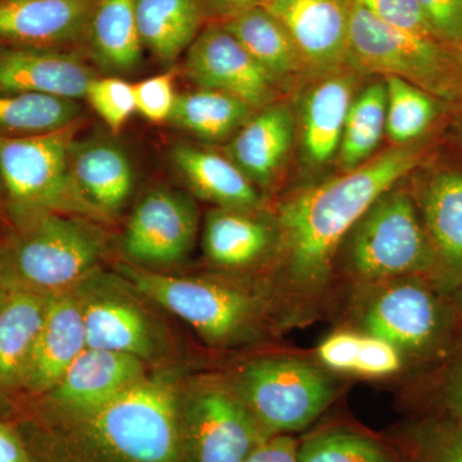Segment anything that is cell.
<instances>
[{"label": "cell", "instance_id": "obj_37", "mask_svg": "<svg viewBox=\"0 0 462 462\" xmlns=\"http://www.w3.org/2000/svg\"><path fill=\"white\" fill-rule=\"evenodd\" d=\"M85 98L112 132L117 134L136 112L133 84L120 78H96Z\"/></svg>", "mask_w": 462, "mask_h": 462}, {"label": "cell", "instance_id": "obj_47", "mask_svg": "<svg viewBox=\"0 0 462 462\" xmlns=\"http://www.w3.org/2000/svg\"><path fill=\"white\" fill-rule=\"evenodd\" d=\"M0 297H2V294H0Z\"/></svg>", "mask_w": 462, "mask_h": 462}, {"label": "cell", "instance_id": "obj_4", "mask_svg": "<svg viewBox=\"0 0 462 462\" xmlns=\"http://www.w3.org/2000/svg\"><path fill=\"white\" fill-rule=\"evenodd\" d=\"M91 220L48 214L17 226L5 245V291L51 297L84 278L106 248L105 231Z\"/></svg>", "mask_w": 462, "mask_h": 462}, {"label": "cell", "instance_id": "obj_29", "mask_svg": "<svg viewBox=\"0 0 462 462\" xmlns=\"http://www.w3.org/2000/svg\"><path fill=\"white\" fill-rule=\"evenodd\" d=\"M81 107L75 99L0 90V136L26 138L74 126Z\"/></svg>", "mask_w": 462, "mask_h": 462}, {"label": "cell", "instance_id": "obj_14", "mask_svg": "<svg viewBox=\"0 0 462 462\" xmlns=\"http://www.w3.org/2000/svg\"><path fill=\"white\" fill-rule=\"evenodd\" d=\"M264 8L287 30L310 71L329 75L346 62L352 0H270Z\"/></svg>", "mask_w": 462, "mask_h": 462}, {"label": "cell", "instance_id": "obj_10", "mask_svg": "<svg viewBox=\"0 0 462 462\" xmlns=\"http://www.w3.org/2000/svg\"><path fill=\"white\" fill-rule=\"evenodd\" d=\"M407 181L436 258L431 284L451 297L462 282V154L431 148Z\"/></svg>", "mask_w": 462, "mask_h": 462}, {"label": "cell", "instance_id": "obj_30", "mask_svg": "<svg viewBox=\"0 0 462 462\" xmlns=\"http://www.w3.org/2000/svg\"><path fill=\"white\" fill-rule=\"evenodd\" d=\"M88 33L97 56L111 69L127 71L141 60L135 0H98Z\"/></svg>", "mask_w": 462, "mask_h": 462}, {"label": "cell", "instance_id": "obj_46", "mask_svg": "<svg viewBox=\"0 0 462 462\" xmlns=\"http://www.w3.org/2000/svg\"><path fill=\"white\" fill-rule=\"evenodd\" d=\"M3 200H5V193H3L2 182H0V205H2Z\"/></svg>", "mask_w": 462, "mask_h": 462}, {"label": "cell", "instance_id": "obj_13", "mask_svg": "<svg viewBox=\"0 0 462 462\" xmlns=\"http://www.w3.org/2000/svg\"><path fill=\"white\" fill-rule=\"evenodd\" d=\"M197 207L167 189L149 191L134 209L124 236V251L134 263L167 264L182 260L196 239Z\"/></svg>", "mask_w": 462, "mask_h": 462}, {"label": "cell", "instance_id": "obj_44", "mask_svg": "<svg viewBox=\"0 0 462 462\" xmlns=\"http://www.w3.org/2000/svg\"><path fill=\"white\" fill-rule=\"evenodd\" d=\"M449 300H451L452 305H454L456 310V314H457L462 324V282L454 293L451 294Z\"/></svg>", "mask_w": 462, "mask_h": 462}, {"label": "cell", "instance_id": "obj_32", "mask_svg": "<svg viewBox=\"0 0 462 462\" xmlns=\"http://www.w3.org/2000/svg\"><path fill=\"white\" fill-rule=\"evenodd\" d=\"M252 111L236 97L203 89L178 96L170 121L200 139L218 142L247 123Z\"/></svg>", "mask_w": 462, "mask_h": 462}, {"label": "cell", "instance_id": "obj_23", "mask_svg": "<svg viewBox=\"0 0 462 462\" xmlns=\"http://www.w3.org/2000/svg\"><path fill=\"white\" fill-rule=\"evenodd\" d=\"M172 161L185 181L199 197L220 208L254 211L260 197L254 182L230 158L190 145H179Z\"/></svg>", "mask_w": 462, "mask_h": 462}, {"label": "cell", "instance_id": "obj_24", "mask_svg": "<svg viewBox=\"0 0 462 462\" xmlns=\"http://www.w3.org/2000/svg\"><path fill=\"white\" fill-rule=\"evenodd\" d=\"M278 239V229L248 211L212 209L207 216L203 247L212 263L242 269L257 263Z\"/></svg>", "mask_w": 462, "mask_h": 462}, {"label": "cell", "instance_id": "obj_2", "mask_svg": "<svg viewBox=\"0 0 462 462\" xmlns=\"http://www.w3.org/2000/svg\"><path fill=\"white\" fill-rule=\"evenodd\" d=\"M80 421L88 442L111 462H181L184 421L178 393L143 378Z\"/></svg>", "mask_w": 462, "mask_h": 462}, {"label": "cell", "instance_id": "obj_7", "mask_svg": "<svg viewBox=\"0 0 462 462\" xmlns=\"http://www.w3.org/2000/svg\"><path fill=\"white\" fill-rule=\"evenodd\" d=\"M346 62L384 78L397 76L462 111V54L434 36L388 25L354 2Z\"/></svg>", "mask_w": 462, "mask_h": 462}, {"label": "cell", "instance_id": "obj_19", "mask_svg": "<svg viewBox=\"0 0 462 462\" xmlns=\"http://www.w3.org/2000/svg\"><path fill=\"white\" fill-rule=\"evenodd\" d=\"M293 138L291 112L285 106L272 105L240 127L227 154L249 180L266 187L284 165Z\"/></svg>", "mask_w": 462, "mask_h": 462}, {"label": "cell", "instance_id": "obj_33", "mask_svg": "<svg viewBox=\"0 0 462 462\" xmlns=\"http://www.w3.org/2000/svg\"><path fill=\"white\" fill-rule=\"evenodd\" d=\"M387 88L385 83L369 85L355 97L346 115L339 145L340 166L346 171L357 169L372 158L385 133Z\"/></svg>", "mask_w": 462, "mask_h": 462}, {"label": "cell", "instance_id": "obj_8", "mask_svg": "<svg viewBox=\"0 0 462 462\" xmlns=\"http://www.w3.org/2000/svg\"><path fill=\"white\" fill-rule=\"evenodd\" d=\"M233 387L269 437L306 430L337 396L327 369L291 356L252 361Z\"/></svg>", "mask_w": 462, "mask_h": 462}, {"label": "cell", "instance_id": "obj_31", "mask_svg": "<svg viewBox=\"0 0 462 462\" xmlns=\"http://www.w3.org/2000/svg\"><path fill=\"white\" fill-rule=\"evenodd\" d=\"M384 83L387 88L385 133L396 145L420 143L443 112L460 111L397 76H385Z\"/></svg>", "mask_w": 462, "mask_h": 462}, {"label": "cell", "instance_id": "obj_16", "mask_svg": "<svg viewBox=\"0 0 462 462\" xmlns=\"http://www.w3.org/2000/svg\"><path fill=\"white\" fill-rule=\"evenodd\" d=\"M85 348L83 302L69 291L51 296L27 365L23 391L48 393Z\"/></svg>", "mask_w": 462, "mask_h": 462}, {"label": "cell", "instance_id": "obj_21", "mask_svg": "<svg viewBox=\"0 0 462 462\" xmlns=\"http://www.w3.org/2000/svg\"><path fill=\"white\" fill-rule=\"evenodd\" d=\"M51 297L5 291L0 297V394L23 391Z\"/></svg>", "mask_w": 462, "mask_h": 462}, {"label": "cell", "instance_id": "obj_27", "mask_svg": "<svg viewBox=\"0 0 462 462\" xmlns=\"http://www.w3.org/2000/svg\"><path fill=\"white\" fill-rule=\"evenodd\" d=\"M87 348L147 357L152 351L148 322L138 307L117 298L83 303Z\"/></svg>", "mask_w": 462, "mask_h": 462}, {"label": "cell", "instance_id": "obj_36", "mask_svg": "<svg viewBox=\"0 0 462 462\" xmlns=\"http://www.w3.org/2000/svg\"><path fill=\"white\" fill-rule=\"evenodd\" d=\"M427 397L431 413L462 422V330L445 357L433 365Z\"/></svg>", "mask_w": 462, "mask_h": 462}, {"label": "cell", "instance_id": "obj_34", "mask_svg": "<svg viewBox=\"0 0 462 462\" xmlns=\"http://www.w3.org/2000/svg\"><path fill=\"white\" fill-rule=\"evenodd\" d=\"M298 462H407L387 443L346 427L316 431L298 442Z\"/></svg>", "mask_w": 462, "mask_h": 462}, {"label": "cell", "instance_id": "obj_12", "mask_svg": "<svg viewBox=\"0 0 462 462\" xmlns=\"http://www.w3.org/2000/svg\"><path fill=\"white\" fill-rule=\"evenodd\" d=\"M185 69L202 89L229 94L252 109L269 107L275 99V81L220 23L191 42Z\"/></svg>", "mask_w": 462, "mask_h": 462}, {"label": "cell", "instance_id": "obj_3", "mask_svg": "<svg viewBox=\"0 0 462 462\" xmlns=\"http://www.w3.org/2000/svg\"><path fill=\"white\" fill-rule=\"evenodd\" d=\"M404 180L382 194L343 242L345 270L361 287L407 276L431 282L436 258Z\"/></svg>", "mask_w": 462, "mask_h": 462}, {"label": "cell", "instance_id": "obj_40", "mask_svg": "<svg viewBox=\"0 0 462 462\" xmlns=\"http://www.w3.org/2000/svg\"><path fill=\"white\" fill-rule=\"evenodd\" d=\"M437 38L462 54V0H419Z\"/></svg>", "mask_w": 462, "mask_h": 462}, {"label": "cell", "instance_id": "obj_43", "mask_svg": "<svg viewBox=\"0 0 462 462\" xmlns=\"http://www.w3.org/2000/svg\"><path fill=\"white\" fill-rule=\"evenodd\" d=\"M270 0H200L205 17L223 23L227 18L256 7H264Z\"/></svg>", "mask_w": 462, "mask_h": 462}, {"label": "cell", "instance_id": "obj_28", "mask_svg": "<svg viewBox=\"0 0 462 462\" xmlns=\"http://www.w3.org/2000/svg\"><path fill=\"white\" fill-rule=\"evenodd\" d=\"M324 369L366 379H384L402 372L406 358L387 340L365 331L339 330L318 346Z\"/></svg>", "mask_w": 462, "mask_h": 462}, {"label": "cell", "instance_id": "obj_5", "mask_svg": "<svg viewBox=\"0 0 462 462\" xmlns=\"http://www.w3.org/2000/svg\"><path fill=\"white\" fill-rule=\"evenodd\" d=\"M75 127L26 138L0 136V182L16 226L48 214L102 220L72 173Z\"/></svg>", "mask_w": 462, "mask_h": 462}, {"label": "cell", "instance_id": "obj_38", "mask_svg": "<svg viewBox=\"0 0 462 462\" xmlns=\"http://www.w3.org/2000/svg\"><path fill=\"white\" fill-rule=\"evenodd\" d=\"M136 112L151 123H163L175 107V75L172 72L151 76L133 84Z\"/></svg>", "mask_w": 462, "mask_h": 462}, {"label": "cell", "instance_id": "obj_26", "mask_svg": "<svg viewBox=\"0 0 462 462\" xmlns=\"http://www.w3.org/2000/svg\"><path fill=\"white\" fill-rule=\"evenodd\" d=\"M135 14L143 45L162 62L190 47L205 18L200 0H135Z\"/></svg>", "mask_w": 462, "mask_h": 462}, {"label": "cell", "instance_id": "obj_20", "mask_svg": "<svg viewBox=\"0 0 462 462\" xmlns=\"http://www.w3.org/2000/svg\"><path fill=\"white\" fill-rule=\"evenodd\" d=\"M71 167L79 189L105 218L117 214L132 196L135 182L132 162L112 143L74 142Z\"/></svg>", "mask_w": 462, "mask_h": 462}, {"label": "cell", "instance_id": "obj_1", "mask_svg": "<svg viewBox=\"0 0 462 462\" xmlns=\"http://www.w3.org/2000/svg\"><path fill=\"white\" fill-rule=\"evenodd\" d=\"M430 151L425 142L396 145L345 175L288 197L276 221L288 291L306 297L320 293L352 227Z\"/></svg>", "mask_w": 462, "mask_h": 462}, {"label": "cell", "instance_id": "obj_41", "mask_svg": "<svg viewBox=\"0 0 462 462\" xmlns=\"http://www.w3.org/2000/svg\"><path fill=\"white\" fill-rule=\"evenodd\" d=\"M245 462H298V440L291 434L269 437Z\"/></svg>", "mask_w": 462, "mask_h": 462}, {"label": "cell", "instance_id": "obj_18", "mask_svg": "<svg viewBox=\"0 0 462 462\" xmlns=\"http://www.w3.org/2000/svg\"><path fill=\"white\" fill-rule=\"evenodd\" d=\"M98 0H0V41L51 48L88 33Z\"/></svg>", "mask_w": 462, "mask_h": 462}, {"label": "cell", "instance_id": "obj_39", "mask_svg": "<svg viewBox=\"0 0 462 462\" xmlns=\"http://www.w3.org/2000/svg\"><path fill=\"white\" fill-rule=\"evenodd\" d=\"M352 2L367 9L370 14L388 25L404 32L437 38L419 0H352Z\"/></svg>", "mask_w": 462, "mask_h": 462}, {"label": "cell", "instance_id": "obj_22", "mask_svg": "<svg viewBox=\"0 0 462 462\" xmlns=\"http://www.w3.org/2000/svg\"><path fill=\"white\" fill-rule=\"evenodd\" d=\"M354 90V76L333 72L307 94L302 108V145L314 165H324L338 153Z\"/></svg>", "mask_w": 462, "mask_h": 462}, {"label": "cell", "instance_id": "obj_15", "mask_svg": "<svg viewBox=\"0 0 462 462\" xmlns=\"http://www.w3.org/2000/svg\"><path fill=\"white\" fill-rule=\"evenodd\" d=\"M142 360L133 355L85 348L45 394L60 411L85 415L144 378Z\"/></svg>", "mask_w": 462, "mask_h": 462}, {"label": "cell", "instance_id": "obj_35", "mask_svg": "<svg viewBox=\"0 0 462 462\" xmlns=\"http://www.w3.org/2000/svg\"><path fill=\"white\" fill-rule=\"evenodd\" d=\"M407 462H462V422L430 415L406 433Z\"/></svg>", "mask_w": 462, "mask_h": 462}, {"label": "cell", "instance_id": "obj_9", "mask_svg": "<svg viewBox=\"0 0 462 462\" xmlns=\"http://www.w3.org/2000/svg\"><path fill=\"white\" fill-rule=\"evenodd\" d=\"M121 273L138 293L180 318L214 345L248 337L263 312L260 298L226 282L163 275L132 264H123Z\"/></svg>", "mask_w": 462, "mask_h": 462}, {"label": "cell", "instance_id": "obj_11", "mask_svg": "<svg viewBox=\"0 0 462 462\" xmlns=\"http://www.w3.org/2000/svg\"><path fill=\"white\" fill-rule=\"evenodd\" d=\"M184 424L191 462H245L269 438L233 385L217 380L191 393Z\"/></svg>", "mask_w": 462, "mask_h": 462}, {"label": "cell", "instance_id": "obj_6", "mask_svg": "<svg viewBox=\"0 0 462 462\" xmlns=\"http://www.w3.org/2000/svg\"><path fill=\"white\" fill-rule=\"evenodd\" d=\"M364 288L358 310L363 331L396 346L407 363L433 366L462 330L451 300L428 279L407 276Z\"/></svg>", "mask_w": 462, "mask_h": 462}, {"label": "cell", "instance_id": "obj_17", "mask_svg": "<svg viewBox=\"0 0 462 462\" xmlns=\"http://www.w3.org/2000/svg\"><path fill=\"white\" fill-rule=\"evenodd\" d=\"M90 67L72 54L51 48L0 47V90L47 94L60 98H85Z\"/></svg>", "mask_w": 462, "mask_h": 462}, {"label": "cell", "instance_id": "obj_45", "mask_svg": "<svg viewBox=\"0 0 462 462\" xmlns=\"http://www.w3.org/2000/svg\"><path fill=\"white\" fill-rule=\"evenodd\" d=\"M5 245L0 242V294L5 293L3 288V278H5Z\"/></svg>", "mask_w": 462, "mask_h": 462}, {"label": "cell", "instance_id": "obj_25", "mask_svg": "<svg viewBox=\"0 0 462 462\" xmlns=\"http://www.w3.org/2000/svg\"><path fill=\"white\" fill-rule=\"evenodd\" d=\"M220 23L275 84L307 69L287 30L266 8L248 9Z\"/></svg>", "mask_w": 462, "mask_h": 462}, {"label": "cell", "instance_id": "obj_42", "mask_svg": "<svg viewBox=\"0 0 462 462\" xmlns=\"http://www.w3.org/2000/svg\"><path fill=\"white\" fill-rule=\"evenodd\" d=\"M0 462H35L21 431L3 418H0Z\"/></svg>", "mask_w": 462, "mask_h": 462}]
</instances>
